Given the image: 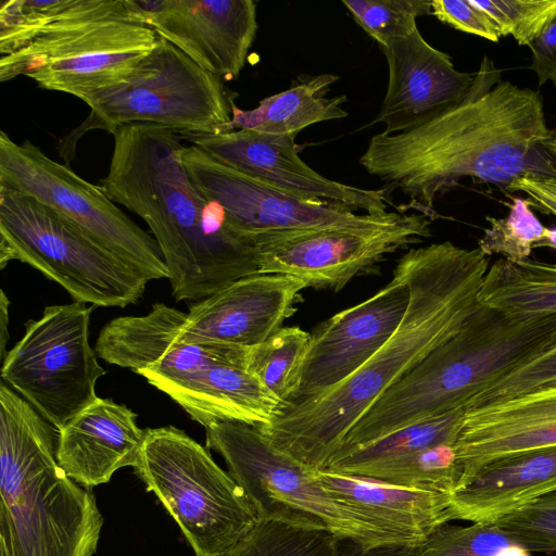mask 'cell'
Returning <instances> with one entry per match:
<instances>
[{
  "instance_id": "1",
  "label": "cell",
  "mask_w": 556,
  "mask_h": 556,
  "mask_svg": "<svg viewBox=\"0 0 556 556\" xmlns=\"http://www.w3.org/2000/svg\"><path fill=\"white\" fill-rule=\"evenodd\" d=\"M549 135L540 92L503 80L484 55L457 104L407 132L372 136L359 164L433 219L435 199L462 178L505 190L526 175L556 178V162L542 146Z\"/></svg>"
},
{
  "instance_id": "2",
  "label": "cell",
  "mask_w": 556,
  "mask_h": 556,
  "mask_svg": "<svg viewBox=\"0 0 556 556\" xmlns=\"http://www.w3.org/2000/svg\"><path fill=\"white\" fill-rule=\"evenodd\" d=\"M400 261L409 302L392 336L349 378L320 395L283 405L260 427L278 448L314 470L324 469L363 414L479 306L490 261L479 248L443 241L412 249Z\"/></svg>"
},
{
  "instance_id": "3",
  "label": "cell",
  "mask_w": 556,
  "mask_h": 556,
  "mask_svg": "<svg viewBox=\"0 0 556 556\" xmlns=\"http://www.w3.org/2000/svg\"><path fill=\"white\" fill-rule=\"evenodd\" d=\"M112 135L113 154L100 186L150 228L176 301H201L258 273L254 249L230 231L223 208L189 177L181 161L186 144L177 130L139 123Z\"/></svg>"
},
{
  "instance_id": "4",
  "label": "cell",
  "mask_w": 556,
  "mask_h": 556,
  "mask_svg": "<svg viewBox=\"0 0 556 556\" xmlns=\"http://www.w3.org/2000/svg\"><path fill=\"white\" fill-rule=\"evenodd\" d=\"M555 346L556 314L510 315L479 303L451 339L363 414L327 466L401 428L465 409L507 374Z\"/></svg>"
},
{
  "instance_id": "5",
  "label": "cell",
  "mask_w": 556,
  "mask_h": 556,
  "mask_svg": "<svg viewBox=\"0 0 556 556\" xmlns=\"http://www.w3.org/2000/svg\"><path fill=\"white\" fill-rule=\"evenodd\" d=\"M58 435L25 399L0 383V552L92 556L103 517L93 494L56 459Z\"/></svg>"
},
{
  "instance_id": "6",
  "label": "cell",
  "mask_w": 556,
  "mask_h": 556,
  "mask_svg": "<svg viewBox=\"0 0 556 556\" xmlns=\"http://www.w3.org/2000/svg\"><path fill=\"white\" fill-rule=\"evenodd\" d=\"M205 443L225 459L258 518L327 530L368 546L424 542L390 530L332 495L317 482L314 469L278 448L260 427L214 422L205 427Z\"/></svg>"
},
{
  "instance_id": "7",
  "label": "cell",
  "mask_w": 556,
  "mask_h": 556,
  "mask_svg": "<svg viewBox=\"0 0 556 556\" xmlns=\"http://www.w3.org/2000/svg\"><path fill=\"white\" fill-rule=\"evenodd\" d=\"M230 100L222 78L159 36L155 47L123 81L84 101L90 114L60 140L58 150L68 164L87 131L112 134L117 127L139 123L178 132H224L231 121Z\"/></svg>"
},
{
  "instance_id": "8",
  "label": "cell",
  "mask_w": 556,
  "mask_h": 556,
  "mask_svg": "<svg viewBox=\"0 0 556 556\" xmlns=\"http://www.w3.org/2000/svg\"><path fill=\"white\" fill-rule=\"evenodd\" d=\"M134 469L178 523L195 556L227 551L258 520L231 475L176 427L146 429Z\"/></svg>"
},
{
  "instance_id": "9",
  "label": "cell",
  "mask_w": 556,
  "mask_h": 556,
  "mask_svg": "<svg viewBox=\"0 0 556 556\" xmlns=\"http://www.w3.org/2000/svg\"><path fill=\"white\" fill-rule=\"evenodd\" d=\"M13 260L96 306L138 303L149 282L50 207L0 187V267Z\"/></svg>"
},
{
  "instance_id": "10",
  "label": "cell",
  "mask_w": 556,
  "mask_h": 556,
  "mask_svg": "<svg viewBox=\"0 0 556 556\" xmlns=\"http://www.w3.org/2000/svg\"><path fill=\"white\" fill-rule=\"evenodd\" d=\"M134 22L126 5L52 25L25 47L1 56L0 80L24 75L40 88L85 101L123 81L155 47L159 35Z\"/></svg>"
},
{
  "instance_id": "11",
  "label": "cell",
  "mask_w": 556,
  "mask_h": 556,
  "mask_svg": "<svg viewBox=\"0 0 556 556\" xmlns=\"http://www.w3.org/2000/svg\"><path fill=\"white\" fill-rule=\"evenodd\" d=\"M91 311L83 302L47 306L2 359V381L56 431L98 399L105 375L89 343Z\"/></svg>"
},
{
  "instance_id": "12",
  "label": "cell",
  "mask_w": 556,
  "mask_h": 556,
  "mask_svg": "<svg viewBox=\"0 0 556 556\" xmlns=\"http://www.w3.org/2000/svg\"><path fill=\"white\" fill-rule=\"evenodd\" d=\"M0 187L31 197L77 227L149 281L168 279L156 240L68 165L47 156L31 141L0 134Z\"/></svg>"
},
{
  "instance_id": "13",
  "label": "cell",
  "mask_w": 556,
  "mask_h": 556,
  "mask_svg": "<svg viewBox=\"0 0 556 556\" xmlns=\"http://www.w3.org/2000/svg\"><path fill=\"white\" fill-rule=\"evenodd\" d=\"M181 161L199 191L223 208L230 231L252 248L271 235L369 227L395 213H358L338 203L298 197L236 170L191 144L184 147Z\"/></svg>"
},
{
  "instance_id": "14",
  "label": "cell",
  "mask_w": 556,
  "mask_h": 556,
  "mask_svg": "<svg viewBox=\"0 0 556 556\" xmlns=\"http://www.w3.org/2000/svg\"><path fill=\"white\" fill-rule=\"evenodd\" d=\"M432 218L395 212L369 227L312 229L264 237L253 244L262 274H281L306 287L339 291L384 255L431 236Z\"/></svg>"
},
{
  "instance_id": "15",
  "label": "cell",
  "mask_w": 556,
  "mask_h": 556,
  "mask_svg": "<svg viewBox=\"0 0 556 556\" xmlns=\"http://www.w3.org/2000/svg\"><path fill=\"white\" fill-rule=\"evenodd\" d=\"M408 302L406 270L399 261L387 286L334 314L311 333L299 383L289 403L320 395L353 375L392 336Z\"/></svg>"
},
{
  "instance_id": "16",
  "label": "cell",
  "mask_w": 556,
  "mask_h": 556,
  "mask_svg": "<svg viewBox=\"0 0 556 556\" xmlns=\"http://www.w3.org/2000/svg\"><path fill=\"white\" fill-rule=\"evenodd\" d=\"M187 313L154 303L143 316H122L100 331L94 351L108 364L129 368L160 391L207 366L229 363L247 367L250 348L187 342L181 326Z\"/></svg>"
},
{
  "instance_id": "17",
  "label": "cell",
  "mask_w": 556,
  "mask_h": 556,
  "mask_svg": "<svg viewBox=\"0 0 556 556\" xmlns=\"http://www.w3.org/2000/svg\"><path fill=\"white\" fill-rule=\"evenodd\" d=\"M179 135L218 162L298 197L329 201L367 214L389 212L387 190L339 182L314 170L299 155L295 134L237 129Z\"/></svg>"
},
{
  "instance_id": "18",
  "label": "cell",
  "mask_w": 556,
  "mask_h": 556,
  "mask_svg": "<svg viewBox=\"0 0 556 556\" xmlns=\"http://www.w3.org/2000/svg\"><path fill=\"white\" fill-rule=\"evenodd\" d=\"M141 23L203 70L237 78L255 39L253 0H131Z\"/></svg>"
},
{
  "instance_id": "19",
  "label": "cell",
  "mask_w": 556,
  "mask_h": 556,
  "mask_svg": "<svg viewBox=\"0 0 556 556\" xmlns=\"http://www.w3.org/2000/svg\"><path fill=\"white\" fill-rule=\"evenodd\" d=\"M306 285L281 274H253L235 280L189 306L181 326L187 342L252 348L291 317Z\"/></svg>"
},
{
  "instance_id": "20",
  "label": "cell",
  "mask_w": 556,
  "mask_h": 556,
  "mask_svg": "<svg viewBox=\"0 0 556 556\" xmlns=\"http://www.w3.org/2000/svg\"><path fill=\"white\" fill-rule=\"evenodd\" d=\"M388 63L387 92L375 123L386 135L407 132L457 104L475 73L456 70L452 58L432 47L418 28L381 48Z\"/></svg>"
},
{
  "instance_id": "21",
  "label": "cell",
  "mask_w": 556,
  "mask_h": 556,
  "mask_svg": "<svg viewBox=\"0 0 556 556\" xmlns=\"http://www.w3.org/2000/svg\"><path fill=\"white\" fill-rule=\"evenodd\" d=\"M551 446H556V383L466 408L456 442L462 480L491 462Z\"/></svg>"
},
{
  "instance_id": "22",
  "label": "cell",
  "mask_w": 556,
  "mask_h": 556,
  "mask_svg": "<svg viewBox=\"0 0 556 556\" xmlns=\"http://www.w3.org/2000/svg\"><path fill=\"white\" fill-rule=\"evenodd\" d=\"M144 434L130 408L98 397L58 430L56 459L71 479L97 486L118 469L136 467Z\"/></svg>"
},
{
  "instance_id": "23",
  "label": "cell",
  "mask_w": 556,
  "mask_h": 556,
  "mask_svg": "<svg viewBox=\"0 0 556 556\" xmlns=\"http://www.w3.org/2000/svg\"><path fill=\"white\" fill-rule=\"evenodd\" d=\"M556 491V446L491 462L464 478L452 492L454 519L494 522L520 506Z\"/></svg>"
},
{
  "instance_id": "24",
  "label": "cell",
  "mask_w": 556,
  "mask_h": 556,
  "mask_svg": "<svg viewBox=\"0 0 556 556\" xmlns=\"http://www.w3.org/2000/svg\"><path fill=\"white\" fill-rule=\"evenodd\" d=\"M161 391L204 428L219 421L266 427L282 407L245 366L229 363L207 366Z\"/></svg>"
},
{
  "instance_id": "25",
  "label": "cell",
  "mask_w": 556,
  "mask_h": 556,
  "mask_svg": "<svg viewBox=\"0 0 556 556\" xmlns=\"http://www.w3.org/2000/svg\"><path fill=\"white\" fill-rule=\"evenodd\" d=\"M317 482L392 531L421 541L454 520L451 493L405 486L329 469L314 470Z\"/></svg>"
},
{
  "instance_id": "26",
  "label": "cell",
  "mask_w": 556,
  "mask_h": 556,
  "mask_svg": "<svg viewBox=\"0 0 556 556\" xmlns=\"http://www.w3.org/2000/svg\"><path fill=\"white\" fill-rule=\"evenodd\" d=\"M332 74L309 77L279 93L264 98L252 110L239 109L231 98V121L226 131L249 129L265 134H298L305 127L344 118L345 96L328 97L338 80Z\"/></svg>"
},
{
  "instance_id": "27",
  "label": "cell",
  "mask_w": 556,
  "mask_h": 556,
  "mask_svg": "<svg viewBox=\"0 0 556 556\" xmlns=\"http://www.w3.org/2000/svg\"><path fill=\"white\" fill-rule=\"evenodd\" d=\"M478 301L510 315L556 314V262L498 258L489 266Z\"/></svg>"
},
{
  "instance_id": "28",
  "label": "cell",
  "mask_w": 556,
  "mask_h": 556,
  "mask_svg": "<svg viewBox=\"0 0 556 556\" xmlns=\"http://www.w3.org/2000/svg\"><path fill=\"white\" fill-rule=\"evenodd\" d=\"M123 0H5L0 7V53L10 54L50 26L72 17L113 11Z\"/></svg>"
},
{
  "instance_id": "29",
  "label": "cell",
  "mask_w": 556,
  "mask_h": 556,
  "mask_svg": "<svg viewBox=\"0 0 556 556\" xmlns=\"http://www.w3.org/2000/svg\"><path fill=\"white\" fill-rule=\"evenodd\" d=\"M465 409L417 421L331 462L326 468L353 475L370 465L386 462L440 444H456Z\"/></svg>"
},
{
  "instance_id": "30",
  "label": "cell",
  "mask_w": 556,
  "mask_h": 556,
  "mask_svg": "<svg viewBox=\"0 0 556 556\" xmlns=\"http://www.w3.org/2000/svg\"><path fill=\"white\" fill-rule=\"evenodd\" d=\"M311 333L300 327H281L264 342L249 349L247 370L286 405L298 387Z\"/></svg>"
},
{
  "instance_id": "31",
  "label": "cell",
  "mask_w": 556,
  "mask_h": 556,
  "mask_svg": "<svg viewBox=\"0 0 556 556\" xmlns=\"http://www.w3.org/2000/svg\"><path fill=\"white\" fill-rule=\"evenodd\" d=\"M353 476L452 494L462 480L463 470L456 444L447 443L367 466Z\"/></svg>"
},
{
  "instance_id": "32",
  "label": "cell",
  "mask_w": 556,
  "mask_h": 556,
  "mask_svg": "<svg viewBox=\"0 0 556 556\" xmlns=\"http://www.w3.org/2000/svg\"><path fill=\"white\" fill-rule=\"evenodd\" d=\"M340 542L327 530L258 518L241 540L215 556H339Z\"/></svg>"
},
{
  "instance_id": "33",
  "label": "cell",
  "mask_w": 556,
  "mask_h": 556,
  "mask_svg": "<svg viewBox=\"0 0 556 556\" xmlns=\"http://www.w3.org/2000/svg\"><path fill=\"white\" fill-rule=\"evenodd\" d=\"M527 198L516 197L505 217L486 216L489 227L484 229L478 248L486 255L502 254L504 258L518 262L530 257L536 244L547 231L532 211Z\"/></svg>"
},
{
  "instance_id": "34",
  "label": "cell",
  "mask_w": 556,
  "mask_h": 556,
  "mask_svg": "<svg viewBox=\"0 0 556 556\" xmlns=\"http://www.w3.org/2000/svg\"><path fill=\"white\" fill-rule=\"evenodd\" d=\"M355 22L383 48L417 29L416 18L431 14L428 0H342Z\"/></svg>"
},
{
  "instance_id": "35",
  "label": "cell",
  "mask_w": 556,
  "mask_h": 556,
  "mask_svg": "<svg viewBox=\"0 0 556 556\" xmlns=\"http://www.w3.org/2000/svg\"><path fill=\"white\" fill-rule=\"evenodd\" d=\"M514 544L494 522L453 526L448 522L433 530L416 546L413 556H496Z\"/></svg>"
},
{
  "instance_id": "36",
  "label": "cell",
  "mask_w": 556,
  "mask_h": 556,
  "mask_svg": "<svg viewBox=\"0 0 556 556\" xmlns=\"http://www.w3.org/2000/svg\"><path fill=\"white\" fill-rule=\"evenodd\" d=\"M494 523L529 552H556V491L539 496Z\"/></svg>"
},
{
  "instance_id": "37",
  "label": "cell",
  "mask_w": 556,
  "mask_h": 556,
  "mask_svg": "<svg viewBox=\"0 0 556 556\" xmlns=\"http://www.w3.org/2000/svg\"><path fill=\"white\" fill-rule=\"evenodd\" d=\"M497 24L503 37L530 46L556 20V0H471Z\"/></svg>"
},
{
  "instance_id": "38",
  "label": "cell",
  "mask_w": 556,
  "mask_h": 556,
  "mask_svg": "<svg viewBox=\"0 0 556 556\" xmlns=\"http://www.w3.org/2000/svg\"><path fill=\"white\" fill-rule=\"evenodd\" d=\"M555 383L556 346L507 374L475 396L465 409L504 401Z\"/></svg>"
},
{
  "instance_id": "39",
  "label": "cell",
  "mask_w": 556,
  "mask_h": 556,
  "mask_svg": "<svg viewBox=\"0 0 556 556\" xmlns=\"http://www.w3.org/2000/svg\"><path fill=\"white\" fill-rule=\"evenodd\" d=\"M431 14L451 27L497 42L503 37L497 24L471 0H433Z\"/></svg>"
},
{
  "instance_id": "40",
  "label": "cell",
  "mask_w": 556,
  "mask_h": 556,
  "mask_svg": "<svg viewBox=\"0 0 556 556\" xmlns=\"http://www.w3.org/2000/svg\"><path fill=\"white\" fill-rule=\"evenodd\" d=\"M506 190L526 194L532 207L556 217V178L526 175L515 179Z\"/></svg>"
},
{
  "instance_id": "41",
  "label": "cell",
  "mask_w": 556,
  "mask_h": 556,
  "mask_svg": "<svg viewBox=\"0 0 556 556\" xmlns=\"http://www.w3.org/2000/svg\"><path fill=\"white\" fill-rule=\"evenodd\" d=\"M529 48L530 70L535 74L539 85L551 81L556 86V20Z\"/></svg>"
},
{
  "instance_id": "42",
  "label": "cell",
  "mask_w": 556,
  "mask_h": 556,
  "mask_svg": "<svg viewBox=\"0 0 556 556\" xmlns=\"http://www.w3.org/2000/svg\"><path fill=\"white\" fill-rule=\"evenodd\" d=\"M416 546L383 544L368 546L351 540H341L339 556H413Z\"/></svg>"
},
{
  "instance_id": "43",
  "label": "cell",
  "mask_w": 556,
  "mask_h": 556,
  "mask_svg": "<svg viewBox=\"0 0 556 556\" xmlns=\"http://www.w3.org/2000/svg\"><path fill=\"white\" fill-rule=\"evenodd\" d=\"M9 305H10V301L8 300L5 293L3 290H1V314H0V337H1V340H0V356H1V361L4 358L5 354H7V350H5V346H7V341L9 339V331H8V323H9Z\"/></svg>"
},
{
  "instance_id": "44",
  "label": "cell",
  "mask_w": 556,
  "mask_h": 556,
  "mask_svg": "<svg viewBox=\"0 0 556 556\" xmlns=\"http://www.w3.org/2000/svg\"><path fill=\"white\" fill-rule=\"evenodd\" d=\"M496 556H531L530 552L518 544H510Z\"/></svg>"
},
{
  "instance_id": "45",
  "label": "cell",
  "mask_w": 556,
  "mask_h": 556,
  "mask_svg": "<svg viewBox=\"0 0 556 556\" xmlns=\"http://www.w3.org/2000/svg\"><path fill=\"white\" fill-rule=\"evenodd\" d=\"M543 148L551 155V157L556 162V123L553 128H551L549 138L543 143Z\"/></svg>"
},
{
  "instance_id": "46",
  "label": "cell",
  "mask_w": 556,
  "mask_h": 556,
  "mask_svg": "<svg viewBox=\"0 0 556 556\" xmlns=\"http://www.w3.org/2000/svg\"><path fill=\"white\" fill-rule=\"evenodd\" d=\"M535 248H551L556 250V227L547 228L544 239Z\"/></svg>"
},
{
  "instance_id": "47",
  "label": "cell",
  "mask_w": 556,
  "mask_h": 556,
  "mask_svg": "<svg viewBox=\"0 0 556 556\" xmlns=\"http://www.w3.org/2000/svg\"><path fill=\"white\" fill-rule=\"evenodd\" d=\"M0 556H5L2 552H0Z\"/></svg>"
}]
</instances>
